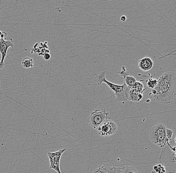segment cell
I'll list each match as a JSON object with an SVG mask.
<instances>
[{
	"mask_svg": "<svg viewBox=\"0 0 176 173\" xmlns=\"http://www.w3.org/2000/svg\"><path fill=\"white\" fill-rule=\"evenodd\" d=\"M121 173H138V171L132 166L124 167L123 170Z\"/></svg>",
	"mask_w": 176,
	"mask_h": 173,
	"instance_id": "cell-17",
	"label": "cell"
},
{
	"mask_svg": "<svg viewBox=\"0 0 176 173\" xmlns=\"http://www.w3.org/2000/svg\"><path fill=\"white\" fill-rule=\"evenodd\" d=\"M166 126L162 123L157 124L150 130V140L151 142L161 148L165 147L169 143L166 135Z\"/></svg>",
	"mask_w": 176,
	"mask_h": 173,
	"instance_id": "cell-4",
	"label": "cell"
},
{
	"mask_svg": "<svg viewBox=\"0 0 176 173\" xmlns=\"http://www.w3.org/2000/svg\"><path fill=\"white\" fill-rule=\"evenodd\" d=\"M95 80L99 85L103 83H105L113 91L117 101L125 102L127 101L125 97V92L128 86L124 82L123 85H118L109 81L106 80V72L104 71L96 74Z\"/></svg>",
	"mask_w": 176,
	"mask_h": 173,
	"instance_id": "cell-3",
	"label": "cell"
},
{
	"mask_svg": "<svg viewBox=\"0 0 176 173\" xmlns=\"http://www.w3.org/2000/svg\"><path fill=\"white\" fill-rule=\"evenodd\" d=\"M158 83V80L153 78V77H151L146 81V85L148 88L154 89Z\"/></svg>",
	"mask_w": 176,
	"mask_h": 173,
	"instance_id": "cell-15",
	"label": "cell"
},
{
	"mask_svg": "<svg viewBox=\"0 0 176 173\" xmlns=\"http://www.w3.org/2000/svg\"><path fill=\"white\" fill-rule=\"evenodd\" d=\"M66 149H60L56 152H49L47 153L49 161H50V167L49 168L51 169L54 170L57 173H62L60 170V162L62 156L66 151Z\"/></svg>",
	"mask_w": 176,
	"mask_h": 173,
	"instance_id": "cell-7",
	"label": "cell"
},
{
	"mask_svg": "<svg viewBox=\"0 0 176 173\" xmlns=\"http://www.w3.org/2000/svg\"><path fill=\"white\" fill-rule=\"evenodd\" d=\"M120 20L122 21V22H126L127 20V18L125 16H122L121 17V18H120Z\"/></svg>",
	"mask_w": 176,
	"mask_h": 173,
	"instance_id": "cell-21",
	"label": "cell"
},
{
	"mask_svg": "<svg viewBox=\"0 0 176 173\" xmlns=\"http://www.w3.org/2000/svg\"><path fill=\"white\" fill-rule=\"evenodd\" d=\"M173 134V131L172 130L167 128L166 129V135H167V138L169 140L171 141L172 140Z\"/></svg>",
	"mask_w": 176,
	"mask_h": 173,
	"instance_id": "cell-18",
	"label": "cell"
},
{
	"mask_svg": "<svg viewBox=\"0 0 176 173\" xmlns=\"http://www.w3.org/2000/svg\"><path fill=\"white\" fill-rule=\"evenodd\" d=\"M7 35V34L6 32L4 31V32H3V33H2V34L0 36V37H1V39H5Z\"/></svg>",
	"mask_w": 176,
	"mask_h": 173,
	"instance_id": "cell-20",
	"label": "cell"
},
{
	"mask_svg": "<svg viewBox=\"0 0 176 173\" xmlns=\"http://www.w3.org/2000/svg\"><path fill=\"white\" fill-rule=\"evenodd\" d=\"M124 167H117L114 165L105 164L99 167L93 173H121Z\"/></svg>",
	"mask_w": 176,
	"mask_h": 173,
	"instance_id": "cell-9",
	"label": "cell"
},
{
	"mask_svg": "<svg viewBox=\"0 0 176 173\" xmlns=\"http://www.w3.org/2000/svg\"><path fill=\"white\" fill-rule=\"evenodd\" d=\"M10 48H14L13 39L11 38L0 39V54L1 55V59L0 60V70L4 67V61L6 57H7V52Z\"/></svg>",
	"mask_w": 176,
	"mask_h": 173,
	"instance_id": "cell-8",
	"label": "cell"
},
{
	"mask_svg": "<svg viewBox=\"0 0 176 173\" xmlns=\"http://www.w3.org/2000/svg\"><path fill=\"white\" fill-rule=\"evenodd\" d=\"M2 33H3V32H2V31H0V36L2 34Z\"/></svg>",
	"mask_w": 176,
	"mask_h": 173,
	"instance_id": "cell-23",
	"label": "cell"
},
{
	"mask_svg": "<svg viewBox=\"0 0 176 173\" xmlns=\"http://www.w3.org/2000/svg\"><path fill=\"white\" fill-rule=\"evenodd\" d=\"M159 159L169 173H176V146L173 147L169 143L162 148Z\"/></svg>",
	"mask_w": 176,
	"mask_h": 173,
	"instance_id": "cell-2",
	"label": "cell"
},
{
	"mask_svg": "<svg viewBox=\"0 0 176 173\" xmlns=\"http://www.w3.org/2000/svg\"><path fill=\"white\" fill-rule=\"evenodd\" d=\"M120 74L124 78V83L129 87L131 88L133 87L137 82L136 78L129 73L127 71L125 67L124 66L122 67V70L120 71Z\"/></svg>",
	"mask_w": 176,
	"mask_h": 173,
	"instance_id": "cell-11",
	"label": "cell"
},
{
	"mask_svg": "<svg viewBox=\"0 0 176 173\" xmlns=\"http://www.w3.org/2000/svg\"><path fill=\"white\" fill-rule=\"evenodd\" d=\"M43 57L45 60H49L51 59V56L49 53H45L43 55Z\"/></svg>",
	"mask_w": 176,
	"mask_h": 173,
	"instance_id": "cell-19",
	"label": "cell"
},
{
	"mask_svg": "<svg viewBox=\"0 0 176 173\" xmlns=\"http://www.w3.org/2000/svg\"><path fill=\"white\" fill-rule=\"evenodd\" d=\"M153 170L156 173H166V170L163 164H158L153 167Z\"/></svg>",
	"mask_w": 176,
	"mask_h": 173,
	"instance_id": "cell-16",
	"label": "cell"
},
{
	"mask_svg": "<svg viewBox=\"0 0 176 173\" xmlns=\"http://www.w3.org/2000/svg\"><path fill=\"white\" fill-rule=\"evenodd\" d=\"M2 93L1 89V81H0V101L2 99Z\"/></svg>",
	"mask_w": 176,
	"mask_h": 173,
	"instance_id": "cell-22",
	"label": "cell"
},
{
	"mask_svg": "<svg viewBox=\"0 0 176 173\" xmlns=\"http://www.w3.org/2000/svg\"><path fill=\"white\" fill-rule=\"evenodd\" d=\"M22 67L25 68H30L34 67V60L29 57H25L23 59L21 62Z\"/></svg>",
	"mask_w": 176,
	"mask_h": 173,
	"instance_id": "cell-13",
	"label": "cell"
},
{
	"mask_svg": "<svg viewBox=\"0 0 176 173\" xmlns=\"http://www.w3.org/2000/svg\"><path fill=\"white\" fill-rule=\"evenodd\" d=\"M97 130L99 135L101 137L111 136L117 132V125L109 118Z\"/></svg>",
	"mask_w": 176,
	"mask_h": 173,
	"instance_id": "cell-6",
	"label": "cell"
},
{
	"mask_svg": "<svg viewBox=\"0 0 176 173\" xmlns=\"http://www.w3.org/2000/svg\"><path fill=\"white\" fill-rule=\"evenodd\" d=\"M174 140H175V143H176V137H175V139H174Z\"/></svg>",
	"mask_w": 176,
	"mask_h": 173,
	"instance_id": "cell-24",
	"label": "cell"
},
{
	"mask_svg": "<svg viewBox=\"0 0 176 173\" xmlns=\"http://www.w3.org/2000/svg\"><path fill=\"white\" fill-rule=\"evenodd\" d=\"M131 89L137 91V92L142 93H143L146 90V89L144 88L143 84L140 81H137L136 83L134 85L133 87H131Z\"/></svg>",
	"mask_w": 176,
	"mask_h": 173,
	"instance_id": "cell-14",
	"label": "cell"
},
{
	"mask_svg": "<svg viewBox=\"0 0 176 173\" xmlns=\"http://www.w3.org/2000/svg\"><path fill=\"white\" fill-rule=\"evenodd\" d=\"M151 94L158 103L163 104L171 103L176 96V72H166L161 76Z\"/></svg>",
	"mask_w": 176,
	"mask_h": 173,
	"instance_id": "cell-1",
	"label": "cell"
},
{
	"mask_svg": "<svg viewBox=\"0 0 176 173\" xmlns=\"http://www.w3.org/2000/svg\"><path fill=\"white\" fill-rule=\"evenodd\" d=\"M154 63L149 57H145L139 60L138 67L143 72H148L153 68Z\"/></svg>",
	"mask_w": 176,
	"mask_h": 173,
	"instance_id": "cell-12",
	"label": "cell"
},
{
	"mask_svg": "<svg viewBox=\"0 0 176 173\" xmlns=\"http://www.w3.org/2000/svg\"><path fill=\"white\" fill-rule=\"evenodd\" d=\"M142 93L135 91L130 87H128L125 92V97L127 100L131 102H137L142 100L143 95Z\"/></svg>",
	"mask_w": 176,
	"mask_h": 173,
	"instance_id": "cell-10",
	"label": "cell"
},
{
	"mask_svg": "<svg viewBox=\"0 0 176 173\" xmlns=\"http://www.w3.org/2000/svg\"><path fill=\"white\" fill-rule=\"evenodd\" d=\"M109 112L106 110H96L92 112L87 119V122L90 126L97 130L105 121L109 118Z\"/></svg>",
	"mask_w": 176,
	"mask_h": 173,
	"instance_id": "cell-5",
	"label": "cell"
}]
</instances>
